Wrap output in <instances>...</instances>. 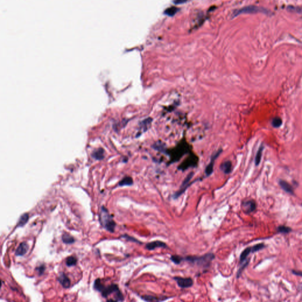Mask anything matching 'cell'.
Segmentation results:
<instances>
[{
    "instance_id": "31",
    "label": "cell",
    "mask_w": 302,
    "mask_h": 302,
    "mask_svg": "<svg viewBox=\"0 0 302 302\" xmlns=\"http://www.w3.org/2000/svg\"><path fill=\"white\" fill-rule=\"evenodd\" d=\"M292 272H293L294 275H296L302 276V272H298V271H294V270H293Z\"/></svg>"
},
{
    "instance_id": "14",
    "label": "cell",
    "mask_w": 302,
    "mask_h": 302,
    "mask_svg": "<svg viewBox=\"0 0 302 302\" xmlns=\"http://www.w3.org/2000/svg\"><path fill=\"white\" fill-rule=\"evenodd\" d=\"M279 184H280V186L282 188V189L284 191H285L286 192L291 194H294V191H293V188L292 186L290 184H289L288 183H287L286 181L280 180L279 181Z\"/></svg>"
},
{
    "instance_id": "1",
    "label": "cell",
    "mask_w": 302,
    "mask_h": 302,
    "mask_svg": "<svg viewBox=\"0 0 302 302\" xmlns=\"http://www.w3.org/2000/svg\"><path fill=\"white\" fill-rule=\"evenodd\" d=\"M94 289L100 292L104 297H107L111 294L115 293L114 301H123L124 297L120 290L119 289L117 285L112 284L105 286L100 281V279H96L94 283Z\"/></svg>"
},
{
    "instance_id": "17",
    "label": "cell",
    "mask_w": 302,
    "mask_h": 302,
    "mask_svg": "<svg viewBox=\"0 0 302 302\" xmlns=\"http://www.w3.org/2000/svg\"><path fill=\"white\" fill-rule=\"evenodd\" d=\"M28 219H29V215H28V214L27 213L23 214L20 217V219H19V220L18 221L17 227H23V226H24L27 223Z\"/></svg>"
},
{
    "instance_id": "26",
    "label": "cell",
    "mask_w": 302,
    "mask_h": 302,
    "mask_svg": "<svg viewBox=\"0 0 302 302\" xmlns=\"http://www.w3.org/2000/svg\"><path fill=\"white\" fill-rule=\"evenodd\" d=\"M277 231L279 233H288L291 231V229L286 226H280L277 228Z\"/></svg>"
},
{
    "instance_id": "7",
    "label": "cell",
    "mask_w": 302,
    "mask_h": 302,
    "mask_svg": "<svg viewBox=\"0 0 302 302\" xmlns=\"http://www.w3.org/2000/svg\"><path fill=\"white\" fill-rule=\"evenodd\" d=\"M167 247L168 246L167 245L166 243L159 240H156L154 241L148 243L145 246V249L149 251L154 250L157 248H167Z\"/></svg>"
},
{
    "instance_id": "12",
    "label": "cell",
    "mask_w": 302,
    "mask_h": 302,
    "mask_svg": "<svg viewBox=\"0 0 302 302\" xmlns=\"http://www.w3.org/2000/svg\"><path fill=\"white\" fill-rule=\"evenodd\" d=\"M141 298L146 302H160V301H164L168 299L167 297H158L151 295H145L144 296H142Z\"/></svg>"
},
{
    "instance_id": "3",
    "label": "cell",
    "mask_w": 302,
    "mask_h": 302,
    "mask_svg": "<svg viewBox=\"0 0 302 302\" xmlns=\"http://www.w3.org/2000/svg\"><path fill=\"white\" fill-rule=\"evenodd\" d=\"M99 221L106 230L110 232H114L116 223L112 215H110L105 207H102L99 214Z\"/></svg>"
},
{
    "instance_id": "22",
    "label": "cell",
    "mask_w": 302,
    "mask_h": 302,
    "mask_svg": "<svg viewBox=\"0 0 302 302\" xmlns=\"http://www.w3.org/2000/svg\"><path fill=\"white\" fill-rule=\"evenodd\" d=\"M263 146H262L258 152H257V154H256V159H255V163H256V165L257 166L259 165L260 161H261V159H262V152H263Z\"/></svg>"
},
{
    "instance_id": "21",
    "label": "cell",
    "mask_w": 302,
    "mask_h": 302,
    "mask_svg": "<svg viewBox=\"0 0 302 302\" xmlns=\"http://www.w3.org/2000/svg\"><path fill=\"white\" fill-rule=\"evenodd\" d=\"M178 10H179V8H178L175 7H171L166 9L164 13L165 15H167L168 16H173L178 12Z\"/></svg>"
},
{
    "instance_id": "16",
    "label": "cell",
    "mask_w": 302,
    "mask_h": 302,
    "mask_svg": "<svg viewBox=\"0 0 302 302\" xmlns=\"http://www.w3.org/2000/svg\"><path fill=\"white\" fill-rule=\"evenodd\" d=\"M133 184V181L131 176H125L124 177L119 183V185L123 186H131Z\"/></svg>"
},
{
    "instance_id": "27",
    "label": "cell",
    "mask_w": 302,
    "mask_h": 302,
    "mask_svg": "<svg viewBox=\"0 0 302 302\" xmlns=\"http://www.w3.org/2000/svg\"><path fill=\"white\" fill-rule=\"evenodd\" d=\"M265 247L264 244H263V243H260V244H256L254 246L252 247V250H253V253H254V252H256L259 250H260L262 249L264 247Z\"/></svg>"
},
{
    "instance_id": "8",
    "label": "cell",
    "mask_w": 302,
    "mask_h": 302,
    "mask_svg": "<svg viewBox=\"0 0 302 302\" xmlns=\"http://www.w3.org/2000/svg\"><path fill=\"white\" fill-rule=\"evenodd\" d=\"M221 152H222V150H219L215 154H214V155L211 157V162H210V164L207 166V167L205 168V174H206V175L207 176L211 175L212 174V173L213 172V171H214V165L215 161V159L217 158L218 157V156L220 155V154H221Z\"/></svg>"
},
{
    "instance_id": "18",
    "label": "cell",
    "mask_w": 302,
    "mask_h": 302,
    "mask_svg": "<svg viewBox=\"0 0 302 302\" xmlns=\"http://www.w3.org/2000/svg\"><path fill=\"white\" fill-rule=\"evenodd\" d=\"M93 157L97 160H100L104 158V151L102 149H99L93 153Z\"/></svg>"
},
{
    "instance_id": "9",
    "label": "cell",
    "mask_w": 302,
    "mask_h": 302,
    "mask_svg": "<svg viewBox=\"0 0 302 302\" xmlns=\"http://www.w3.org/2000/svg\"><path fill=\"white\" fill-rule=\"evenodd\" d=\"M243 208L247 213L253 212L256 209V204L253 200H247L243 202Z\"/></svg>"
},
{
    "instance_id": "10",
    "label": "cell",
    "mask_w": 302,
    "mask_h": 302,
    "mask_svg": "<svg viewBox=\"0 0 302 302\" xmlns=\"http://www.w3.org/2000/svg\"><path fill=\"white\" fill-rule=\"evenodd\" d=\"M58 281L65 288H68L71 285V281L70 278L63 273L60 274L58 277Z\"/></svg>"
},
{
    "instance_id": "24",
    "label": "cell",
    "mask_w": 302,
    "mask_h": 302,
    "mask_svg": "<svg viewBox=\"0 0 302 302\" xmlns=\"http://www.w3.org/2000/svg\"><path fill=\"white\" fill-rule=\"evenodd\" d=\"M249 260H246V262H244V263H241V267L240 268L238 269V272H237V278H239L240 276L241 275V273L243 272V271L244 270V269L249 264Z\"/></svg>"
},
{
    "instance_id": "23",
    "label": "cell",
    "mask_w": 302,
    "mask_h": 302,
    "mask_svg": "<svg viewBox=\"0 0 302 302\" xmlns=\"http://www.w3.org/2000/svg\"><path fill=\"white\" fill-rule=\"evenodd\" d=\"M171 261L176 264H180L183 261V257L178 255H172L171 256Z\"/></svg>"
},
{
    "instance_id": "30",
    "label": "cell",
    "mask_w": 302,
    "mask_h": 302,
    "mask_svg": "<svg viewBox=\"0 0 302 302\" xmlns=\"http://www.w3.org/2000/svg\"><path fill=\"white\" fill-rule=\"evenodd\" d=\"M187 1V0H173V2L176 5H179V4H184L185 2H186Z\"/></svg>"
},
{
    "instance_id": "11",
    "label": "cell",
    "mask_w": 302,
    "mask_h": 302,
    "mask_svg": "<svg viewBox=\"0 0 302 302\" xmlns=\"http://www.w3.org/2000/svg\"><path fill=\"white\" fill-rule=\"evenodd\" d=\"M28 245L26 242L21 243L15 251V255L17 256H22L25 255L28 251Z\"/></svg>"
},
{
    "instance_id": "25",
    "label": "cell",
    "mask_w": 302,
    "mask_h": 302,
    "mask_svg": "<svg viewBox=\"0 0 302 302\" xmlns=\"http://www.w3.org/2000/svg\"><path fill=\"white\" fill-rule=\"evenodd\" d=\"M272 124L274 128H278L282 124V120L279 117H276L273 119Z\"/></svg>"
},
{
    "instance_id": "6",
    "label": "cell",
    "mask_w": 302,
    "mask_h": 302,
    "mask_svg": "<svg viewBox=\"0 0 302 302\" xmlns=\"http://www.w3.org/2000/svg\"><path fill=\"white\" fill-rule=\"evenodd\" d=\"M173 280L176 282L178 286L182 289L191 288L194 284L193 280L190 277L185 278L181 277H174Z\"/></svg>"
},
{
    "instance_id": "29",
    "label": "cell",
    "mask_w": 302,
    "mask_h": 302,
    "mask_svg": "<svg viewBox=\"0 0 302 302\" xmlns=\"http://www.w3.org/2000/svg\"><path fill=\"white\" fill-rule=\"evenodd\" d=\"M45 269H46L45 266L44 265H40L39 267H38L37 268H36V270L38 272L39 275H41L44 273V272L45 270Z\"/></svg>"
},
{
    "instance_id": "5",
    "label": "cell",
    "mask_w": 302,
    "mask_h": 302,
    "mask_svg": "<svg viewBox=\"0 0 302 302\" xmlns=\"http://www.w3.org/2000/svg\"><path fill=\"white\" fill-rule=\"evenodd\" d=\"M194 172H191L185 178V180L183 181V183H182L181 185V187H180L179 191H176L173 194V198L174 199H176V198H178L180 196H181L184 193V192L186 190V189L188 188V187L190 186V185L191 184H189V182L192 180V177L194 176Z\"/></svg>"
},
{
    "instance_id": "4",
    "label": "cell",
    "mask_w": 302,
    "mask_h": 302,
    "mask_svg": "<svg viewBox=\"0 0 302 302\" xmlns=\"http://www.w3.org/2000/svg\"><path fill=\"white\" fill-rule=\"evenodd\" d=\"M257 13H268V11H267L266 9L264 8L263 7L251 5L244 7L238 10H236L233 13V15L236 16L241 14Z\"/></svg>"
},
{
    "instance_id": "28",
    "label": "cell",
    "mask_w": 302,
    "mask_h": 302,
    "mask_svg": "<svg viewBox=\"0 0 302 302\" xmlns=\"http://www.w3.org/2000/svg\"><path fill=\"white\" fill-rule=\"evenodd\" d=\"M122 237H124V238H126L128 240L131 241H133V242H135V243H139H139H141H141L139 241H138V240H136V238H133V237H132L129 236L125 235V236H123Z\"/></svg>"
},
{
    "instance_id": "20",
    "label": "cell",
    "mask_w": 302,
    "mask_h": 302,
    "mask_svg": "<svg viewBox=\"0 0 302 302\" xmlns=\"http://www.w3.org/2000/svg\"><path fill=\"white\" fill-rule=\"evenodd\" d=\"M78 262V259L75 256H70L68 257L66 259V265L68 267H72L75 265Z\"/></svg>"
},
{
    "instance_id": "2",
    "label": "cell",
    "mask_w": 302,
    "mask_h": 302,
    "mask_svg": "<svg viewBox=\"0 0 302 302\" xmlns=\"http://www.w3.org/2000/svg\"><path fill=\"white\" fill-rule=\"evenodd\" d=\"M214 259L215 255L213 253H209L202 256H186L183 257V261L206 269L210 266L211 263Z\"/></svg>"
},
{
    "instance_id": "15",
    "label": "cell",
    "mask_w": 302,
    "mask_h": 302,
    "mask_svg": "<svg viewBox=\"0 0 302 302\" xmlns=\"http://www.w3.org/2000/svg\"><path fill=\"white\" fill-rule=\"evenodd\" d=\"M251 253H253L252 247H247L246 249L244 250V251L241 253L240 257V262L241 264L244 263V262H246L247 260V258Z\"/></svg>"
},
{
    "instance_id": "13",
    "label": "cell",
    "mask_w": 302,
    "mask_h": 302,
    "mask_svg": "<svg viewBox=\"0 0 302 302\" xmlns=\"http://www.w3.org/2000/svg\"><path fill=\"white\" fill-rule=\"evenodd\" d=\"M221 170L225 174H229L232 171V163L230 161H227L224 162L220 166Z\"/></svg>"
},
{
    "instance_id": "19",
    "label": "cell",
    "mask_w": 302,
    "mask_h": 302,
    "mask_svg": "<svg viewBox=\"0 0 302 302\" xmlns=\"http://www.w3.org/2000/svg\"><path fill=\"white\" fill-rule=\"evenodd\" d=\"M62 240H63V243H65V244H73L75 241V240L73 237H72L68 234H66V233L63 235Z\"/></svg>"
}]
</instances>
